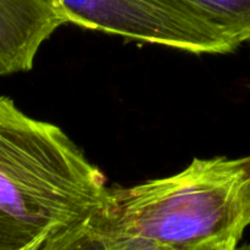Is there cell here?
<instances>
[{
    "label": "cell",
    "instance_id": "cell-1",
    "mask_svg": "<svg viewBox=\"0 0 250 250\" xmlns=\"http://www.w3.org/2000/svg\"><path fill=\"white\" fill-rule=\"evenodd\" d=\"M98 166L59 126L0 97V250H23L102 209Z\"/></svg>",
    "mask_w": 250,
    "mask_h": 250
},
{
    "label": "cell",
    "instance_id": "cell-2",
    "mask_svg": "<svg viewBox=\"0 0 250 250\" xmlns=\"http://www.w3.org/2000/svg\"><path fill=\"white\" fill-rule=\"evenodd\" d=\"M94 215L112 236L170 250H238L250 226V154L194 159L170 177L109 188Z\"/></svg>",
    "mask_w": 250,
    "mask_h": 250
},
{
    "label": "cell",
    "instance_id": "cell-3",
    "mask_svg": "<svg viewBox=\"0 0 250 250\" xmlns=\"http://www.w3.org/2000/svg\"><path fill=\"white\" fill-rule=\"evenodd\" d=\"M68 23L176 50L229 54L238 44L180 0H46Z\"/></svg>",
    "mask_w": 250,
    "mask_h": 250
},
{
    "label": "cell",
    "instance_id": "cell-4",
    "mask_svg": "<svg viewBox=\"0 0 250 250\" xmlns=\"http://www.w3.org/2000/svg\"><path fill=\"white\" fill-rule=\"evenodd\" d=\"M65 23L46 0H0V76L32 70L42 44Z\"/></svg>",
    "mask_w": 250,
    "mask_h": 250
},
{
    "label": "cell",
    "instance_id": "cell-5",
    "mask_svg": "<svg viewBox=\"0 0 250 250\" xmlns=\"http://www.w3.org/2000/svg\"><path fill=\"white\" fill-rule=\"evenodd\" d=\"M224 29L238 45L250 43V0H180Z\"/></svg>",
    "mask_w": 250,
    "mask_h": 250
},
{
    "label": "cell",
    "instance_id": "cell-6",
    "mask_svg": "<svg viewBox=\"0 0 250 250\" xmlns=\"http://www.w3.org/2000/svg\"><path fill=\"white\" fill-rule=\"evenodd\" d=\"M42 250H112L109 234L93 214L88 219L54 232Z\"/></svg>",
    "mask_w": 250,
    "mask_h": 250
},
{
    "label": "cell",
    "instance_id": "cell-7",
    "mask_svg": "<svg viewBox=\"0 0 250 250\" xmlns=\"http://www.w3.org/2000/svg\"><path fill=\"white\" fill-rule=\"evenodd\" d=\"M100 226H102V225H100ZM106 233L109 234L110 237L112 250H170L167 248L155 246V244L148 243V242L138 241V239L132 238H125V237L112 236L109 232H106Z\"/></svg>",
    "mask_w": 250,
    "mask_h": 250
},
{
    "label": "cell",
    "instance_id": "cell-8",
    "mask_svg": "<svg viewBox=\"0 0 250 250\" xmlns=\"http://www.w3.org/2000/svg\"><path fill=\"white\" fill-rule=\"evenodd\" d=\"M44 242H45V239H43V241L37 242V243L32 244V246H29L28 248H26V249H23V250H42V247H43Z\"/></svg>",
    "mask_w": 250,
    "mask_h": 250
}]
</instances>
